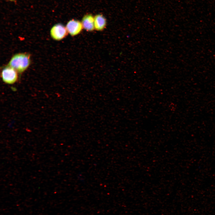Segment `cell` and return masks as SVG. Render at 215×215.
<instances>
[{"label":"cell","mask_w":215,"mask_h":215,"mask_svg":"<svg viewBox=\"0 0 215 215\" xmlns=\"http://www.w3.org/2000/svg\"><path fill=\"white\" fill-rule=\"evenodd\" d=\"M107 21L105 17L101 14H98L94 17L95 29L98 31H102L105 28Z\"/></svg>","instance_id":"6"},{"label":"cell","mask_w":215,"mask_h":215,"mask_svg":"<svg viewBox=\"0 0 215 215\" xmlns=\"http://www.w3.org/2000/svg\"><path fill=\"white\" fill-rule=\"evenodd\" d=\"M68 33L66 27L60 23L54 25L50 31V35L52 38L56 41L63 39L67 36Z\"/></svg>","instance_id":"3"},{"label":"cell","mask_w":215,"mask_h":215,"mask_svg":"<svg viewBox=\"0 0 215 215\" xmlns=\"http://www.w3.org/2000/svg\"><path fill=\"white\" fill-rule=\"evenodd\" d=\"M17 71L13 68L7 65L2 70L1 76L3 81L5 83L12 84L15 83L18 78Z\"/></svg>","instance_id":"2"},{"label":"cell","mask_w":215,"mask_h":215,"mask_svg":"<svg viewBox=\"0 0 215 215\" xmlns=\"http://www.w3.org/2000/svg\"><path fill=\"white\" fill-rule=\"evenodd\" d=\"M66 27L68 33L72 36L78 35L81 32L83 29L81 22L75 19L69 21Z\"/></svg>","instance_id":"4"},{"label":"cell","mask_w":215,"mask_h":215,"mask_svg":"<svg viewBox=\"0 0 215 215\" xmlns=\"http://www.w3.org/2000/svg\"><path fill=\"white\" fill-rule=\"evenodd\" d=\"M30 62V56L29 53H18L12 57L8 65L15 69L18 73H21L27 69Z\"/></svg>","instance_id":"1"},{"label":"cell","mask_w":215,"mask_h":215,"mask_svg":"<svg viewBox=\"0 0 215 215\" xmlns=\"http://www.w3.org/2000/svg\"><path fill=\"white\" fill-rule=\"evenodd\" d=\"M7 0L10 1H14L15 0Z\"/></svg>","instance_id":"7"},{"label":"cell","mask_w":215,"mask_h":215,"mask_svg":"<svg viewBox=\"0 0 215 215\" xmlns=\"http://www.w3.org/2000/svg\"><path fill=\"white\" fill-rule=\"evenodd\" d=\"M81 23L83 28L87 31L92 32L95 30L94 17L92 14L85 15L82 18Z\"/></svg>","instance_id":"5"}]
</instances>
